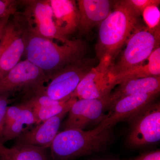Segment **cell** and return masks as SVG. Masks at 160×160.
Segmentation results:
<instances>
[{
    "mask_svg": "<svg viewBox=\"0 0 160 160\" xmlns=\"http://www.w3.org/2000/svg\"><path fill=\"white\" fill-rule=\"evenodd\" d=\"M141 16L125 0L114 1L111 12L99 26L95 46L99 60L108 56L114 61L130 36L142 24Z\"/></svg>",
    "mask_w": 160,
    "mask_h": 160,
    "instance_id": "obj_2",
    "label": "cell"
},
{
    "mask_svg": "<svg viewBox=\"0 0 160 160\" xmlns=\"http://www.w3.org/2000/svg\"><path fill=\"white\" fill-rule=\"evenodd\" d=\"M55 25L63 37L69 39L78 29L80 16L74 0H49Z\"/></svg>",
    "mask_w": 160,
    "mask_h": 160,
    "instance_id": "obj_15",
    "label": "cell"
},
{
    "mask_svg": "<svg viewBox=\"0 0 160 160\" xmlns=\"http://www.w3.org/2000/svg\"><path fill=\"white\" fill-rule=\"evenodd\" d=\"M126 3L137 13L142 16V12L148 6L151 5L159 6L160 0H125Z\"/></svg>",
    "mask_w": 160,
    "mask_h": 160,
    "instance_id": "obj_23",
    "label": "cell"
},
{
    "mask_svg": "<svg viewBox=\"0 0 160 160\" xmlns=\"http://www.w3.org/2000/svg\"><path fill=\"white\" fill-rule=\"evenodd\" d=\"M95 63L94 59L85 58L69 64L53 74L39 94L56 101L70 98L81 81L94 67Z\"/></svg>",
    "mask_w": 160,
    "mask_h": 160,
    "instance_id": "obj_7",
    "label": "cell"
},
{
    "mask_svg": "<svg viewBox=\"0 0 160 160\" xmlns=\"http://www.w3.org/2000/svg\"><path fill=\"white\" fill-rule=\"evenodd\" d=\"M112 59L108 56L99 60L81 81L72 97L78 99L100 98L111 93L117 86L110 69Z\"/></svg>",
    "mask_w": 160,
    "mask_h": 160,
    "instance_id": "obj_11",
    "label": "cell"
},
{
    "mask_svg": "<svg viewBox=\"0 0 160 160\" xmlns=\"http://www.w3.org/2000/svg\"><path fill=\"white\" fill-rule=\"evenodd\" d=\"M14 121L21 122L29 128L30 126L38 124L32 109L22 102L16 106H8L7 108L4 125Z\"/></svg>",
    "mask_w": 160,
    "mask_h": 160,
    "instance_id": "obj_19",
    "label": "cell"
},
{
    "mask_svg": "<svg viewBox=\"0 0 160 160\" xmlns=\"http://www.w3.org/2000/svg\"><path fill=\"white\" fill-rule=\"evenodd\" d=\"M146 62L135 69L116 76L114 79L117 86L128 79L160 77V47L154 50Z\"/></svg>",
    "mask_w": 160,
    "mask_h": 160,
    "instance_id": "obj_17",
    "label": "cell"
},
{
    "mask_svg": "<svg viewBox=\"0 0 160 160\" xmlns=\"http://www.w3.org/2000/svg\"><path fill=\"white\" fill-rule=\"evenodd\" d=\"M112 134V129L99 125L87 131L63 130L58 133L49 147L52 158L53 160H74L101 152L111 142Z\"/></svg>",
    "mask_w": 160,
    "mask_h": 160,
    "instance_id": "obj_3",
    "label": "cell"
},
{
    "mask_svg": "<svg viewBox=\"0 0 160 160\" xmlns=\"http://www.w3.org/2000/svg\"><path fill=\"white\" fill-rule=\"evenodd\" d=\"M12 15H9L0 19V50L2 45L6 26Z\"/></svg>",
    "mask_w": 160,
    "mask_h": 160,
    "instance_id": "obj_27",
    "label": "cell"
},
{
    "mask_svg": "<svg viewBox=\"0 0 160 160\" xmlns=\"http://www.w3.org/2000/svg\"><path fill=\"white\" fill-rule=\"evenodd\" d=\"M28 28L21 12L12 15L6 26L0 50V78L19 62L26 49Z\"/></svg>",
    "mask_w": 160,
    "mask_h": 160,
    "instance_id": "obj_6",
    "label": "cell"
},
{
    "mask_svg": "<svg viewBox=\"0 0 160 160\" xmlns=\"http://www.w3.org/2000/svg\"><path fill=\"white\" fill-rule=\"evenodd\" d=\"M48 81L42 70L26 59L0 78V94L9 98L22 93L27 99L41 93Z\"/></svg>",
    "mask_w": 160,
    "mask_h": 160,
    "instance_id": "obj_5",
    "label": "cell"
},
{
    "mask_svg": "<svg viewBox=\"0 0 160 160\" xmlns=\"http://www.w3.org/2000/svg\"><path fill=\"white\" fill-rule=\"evenodd\" d=\"M77 3L80 16L78 30L84 35L99 26L111 12L114 2L109 0H78Z\"/></svg>",
    "mask_w": 160,
    "mask_h": 160,
    "instance_id": "obj_14",
    "label": "cell"
},
{
    "mask_svg": "<svg viewBox=\"0 0 160 160\" xmlns=\"http://www.w3.org/2000/svg\"><path fill=\"white\" fill-rule=\"evenodd\" d=\"M127 142L139 148L153 144L160 140V104L153 102L146 106L129 122Z\"/></svg>",
    "mask_w": 160,
    "mask_h": 160,
    "instance_id": "obj_10",
    "label": "cell"
},
{
    "mask_svg": "<svg viewBox=\"0 0 160 160\" xmlns=\"http://www.w3.org/2000/svg\"><path fill=\"white\" fill-rule=\"evenodd\" d=\"M19 3L24 7V10L21 13L29 32L62 44L71 42V40L63 37L58 32L53 22L49 0L21 1Z\"/></svg>",
    "mask_w": 160,
    "mask_h": 160,
    "instance_id": "obj_8",
    "label": "cell"
},
{
    "mask_svg": "<svg viewBox=\"0 0 160 160\" xmlns=\"http://www.w3.org/2000/svg\"><path fill=\"white\" fill-rule=\"evenodd\" d=\"M77 99L72 97L68 99L60 101L54 105L32 109L37 120V125L59 114L66 109H70Z\"/></svg>",
    "mask_w": 160,
    "mask_h": 160,
    "instance_id": "obj_20",
    "label": "cell"
},
{
    "mask_svg": "<svg viewBox=\"0 0 160 160\" xmlns=\"http://www.w3.org/2000/svg\"><path fill=\"white\" fill-rule=\"evenodd\" d=\"M160 27L150 29L141 24L130 36L117 59L112 63L111 74L115 78L142 66L160 47Z\"/></svg>",
    "mask_w": 160,
    "mask_h": 160,
    "instance_id": "obj_4",
    "label": "cell"
},
{
    "mask_svg": "<svg viewBox=\"0 0 160 160\" xmlns=\"http://www.w3.org/2000/svg\"><path fill=\"white\" fill-rule=\"evenodd\" d=\"M29 128L26 125L19 121H14L7 125H4L2 143L4 144L10 140L17 138Z\"/></svg>",
    "mask_w": 160,
    "mask_h": 160,
    "instance_id": "obj_21",
    "label": "cell"
},
{
    "mask_svg": "<svg viewBox=\"0 0 160 160\" xmlns=\"http://www.w3.org/2000/svg\"><path fill=\"white\" fill-rule=\"evenodd\" d=\"M5 150L14 160H49L46 149L30 144L17 143Z\"/></svg>",
    "mask_w": 160,
    "mask_h": 160,
    "instance_id": "obj_18",
    "label": "cell"
},
{
    "mask_svg": "<svg viewBox=\"0 0 160 160\" xmlns=\"http://www.w3.org/2000/svg\"><path fill=\"white\" fill-rule=\"evenodd\" d=\"M111 105V93L100 98L77 100L63 122V130H84L89 126H98L105 119V112L109 110Z\"/></svg>",
    "mask_w": 160,
    "mask_h": 160,
    "instance_id": "obj_9",
    "label": "cell"
},
{
    "mask_svg": "<svg viewBox=\"0 0 160 160\" xmlns=\"http://www.w3.org/2000/svg\"><path fill=\"white\" fill-rule=\"evenodd\" d=\"M124 160H160V149L143 152L137 156Z\"/></svg>",
    "mask_w": 160,
    "mask_h": 160,
    "instance_id": "obj_26",
    "label": "cell"
},
{
    "mask_svg": "<svg viewBox=\"0 0 160 160\" xmlns=\"http://www.w3.org/2000/svg\"><path fill=\"white\" fill-rule=\"evenodd\" d=\"M0 160H14L8 155L5 150V146L0 142Z\"/></svg>",
    "mask_w": 160,
    "mask_h": 160,
    "instance_id": "obj_28",
    "label": "cell"
},
{
    "mask_svg": "<svg viewBox=\"0 0 160 160\" xmlns=\"http://www.w3.org/2000/svg\"><path fill=\"white\" fill-rule=\"evenodd\" d=\"M159 94L131 95L119 99L112 104L105 119L98 125L112 129L121 122H129L146 106L154 102Z\"/></svg>",
    "mask_w": 160,
    "mask_h": 160,
    "instance_id": "obj_12",
    "label": "cell"
},
{
    "mask_svg": "<svg viewBox=\"0 0 160 160\" xmlns=\"http://www.w3.org/2000/svg\"><path fill=\"white\" fill-rule=\"evenodd\" d=\"M89 160H114L111 159L104 158H94L91 159Z\"/></svg>",
    "mask_w": 160,
    "mask_h": 160,
    "instance_id": "obj_29",
    "label": "cell"
},
{
    "mask_svg": "<svg viewBox=\"0 0 160 160\" xmlns=\"http://www.w3.org/2000/svg\"><path fill=\"white\" fill-rule=\"evenodd\" d=\"M118 86L111 92V106L119 99L131 95L159 94L160 77L128 79Z\"/></svg>",
    "mask_w": 160,
    "mask_h": 160,
    "instance_id": "obj_16",
    "label": "cell"
},
{
    "mask_svg": "<svg viewBox=\"0 0 160 160\" xmlns=\"http://www.w3.org/2000/svg\"><path fill=\"white\" fill-rule=\"evenodd\" d=\"M146 27L150 29L160 27V11L159 6L151 5L147 7L142 14Z\"/></svg>",
    "mask_w": 160,
    "mask_h": 160,
    "instance_id": "obj_22",
    "label": "cell"
},
{
    "mask_svg": "<svg viewBox=\"0 0 160 160\" xmlns=\"http://www.w3.org/2000/svg\"><path fill=\"white\" fill-rule=\"evenodd\" d=\"M87 45L81 39L58 44L53 40L27 33L24 55L26 59L42 70L49 81L50 78L69 64L85 58Z\"/></svg>",
    "mask_w": 160,
    "mask_h": 160,
    "instance_id": "obj_1",
    "label": "cell"
},
{
    "mask_svg": "<svg viewBox=\"0 0 160 160\" xmlns=\"http://www.w3.org/2000/svg\"><path fill=\"white\" fill-rule=\"evenodd\" d=\"M18 1L12 0H0V19L17 12Z\"/></svg>",
    "mask_w": 160,
    "mask_h": 160,
    "instance_id": "obj_24",
    "label": "cell"
},
{
    "mask_svg": "<svg viewBox=\"0 0 160 160\" xmlns=\"http://www.w3.org/2000/svg\"><path fill=\"white\" fill-rule=\"evenodd\" d=\"M11 100L9 97L0 94V142H2L3 127L4 126L5 116L8 105Z\"/></svg>",
    "mask_w": 160,
    "mask_h": 160,
    "instance_id": "obj_25",
    "label": "cell"
},
{
    "mask_svg": "<svg viewBox=\"0 0 160 160\" xmlns=\"http://www.w3.org/2000/svg\"><path fill=\"white\" fill-rule=\"evenodd\" d=\"M70 109L37 125L32 129L24 132L17 138V143L30 144L47 149L59 132L63 119Z\"/></svg>",
    "mask_w": 160,
    "mask_h": 160,
    "instance_id": "obj_13",
    "label": "cell"
}]
</instances>
